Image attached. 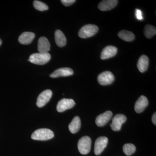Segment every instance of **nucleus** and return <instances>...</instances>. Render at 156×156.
<instances>
[{
  "label": "nucleus",
  "instance_id": "f257e3e1",
  "mask_svg": "<svg viewBox=\"0 0 156 156\" xmlns=\"http://www.w3.org/2000/svg\"><path fill=\"white\" fill-rule=\"evenodd\" d=\"M53 131L47 128H41L34 131L31 135V138L35 140H47L54 137Z\"/></svg>",
  "mask_w": 156,
  "mask_h": 156
},
{
  "label": "nucleus",
  "instance_id": "aec40b11",
  "mask_svg": "<svg viewBox=\"0 0 156 156\" xmlns=\"http://www.w3.org/2000/svg\"><path fill=\"white\" fill-rule=\"evenodd\" d=\"M118 36L120 38L126 41H132L135 38V35L131 31L126 30L120 31L118 33Z\"/></svg>",
  "mask_w": 156,
  "mask_h": 156
},
{
  "label": "nucleus",
  "instance_id": "b1692460",
  "mask_svg": "<svg viewBox=\"0 0 156 156\" xmlns=\"http://www.w3.org/2000/svg\"><path fill=\"white\" fill-rule=\"evenodd\" d=\"M135 16L136 19L138 20H142L143 19L142 11L139 9H136L135 10Z\"/></svg>",
  "mask_w": 156,
  "mask_h": 156
},
{
  "label": "nucleus",
  "instance_id": "bb28decb",
  "mask_svg": "<svg viewBox=\"0 0 156 156\" xmlns=\"http://www.w3.org/2000/svg\"><path fill=\"white\" fill-rule=\"evenodd\" d=\"M2 44V40H1V39H0V46H1V44Z\"/></svg>",
  "mask_w": 156,
  "mask_h": 156
},
{
  "label": "nucleus",
  "instance_id": "39448f33",
  "mask_svg": "<svg viewBox=\"0 0 156 156\" xmlns=\"http://www.w3.org/2000/svg\"><path fill=\"white\" fill-rule=\"evenodd\" d=\"M115 80V77L111 72L105 71L100 73L98 76V82L102 86L111 84Z\"/></svg>",
  "mask_w": 156,
  "mask_h": 156
},
{
  "label": "nucleus",
  "instance_id": "2eb2a0df",
  "mask_svg": "<svg viewBox=\"0 0 156 156\" xmlns=\"http://www.w3.org/2000/svg\"><path fill=\"white\" fill-rule=\"evenodd\" d=\"M117 0H105L102 1L98 5V8L101 11H107L114 8L118 3Z\"/></svg>",
  "mask_w": 156,
  "mask_h": 156
},
{
  "label": "nucleus",
  "instance_id": "4468645a",
  "mask_svg": "<svg viewBox=\"0 0 156 156\" xmlns=\"http://www.w3.org/2000/svg\"><path fill=\"white\" fill-rule=\"evenodd\" d=\"M50 42L48 39L44 37H42L39 38L38 41V50L39 53H48L50 50Z\"/></svg>",
  "mask_w": 156,
  "mask_h": 156
},
{
  "label": "nucleus",
  "instance_id": "423d86ee",
  "mask_svg": "<svg viewBox=\"0 0 156 156\" xmlns=\"http://www.w3.org/2000/svg\"><path fill=\"white\" fill-rule=\"evenodd\" d=\"M127 120L126 116L123 114H117L114 117L112 120V123L110 124L112 130L116 131L121 130L122 125Z\"/></svg>",
  "mask_w": 156,
  "mask_h": 156
},
{
  "label": "nucleus",
  "instance_id": "4be33fe9",
  "mask_svg": "<svg viewBox=\"0 0 156 156\" xmlns=\"http://www.w3.org/2000/svg\"><path fill=\"white\" fill-rule=\"evenodd\" d=\"M123 150L127 156H131L135 152L136 147L132 144H126L123 146Z\"/></svg>",
  "mask_w": 156,
  "mask_h": 156
},
{
  "label": "nucleus",
  "instance_id": "5701e85b",
  "mask_svg": "<svg viewBox=\"0 0 156 156\" xmlns=\"http://www.w3.org/2000/svg\"><path fill=\"white\" fill-rule=\"evenodd\" d=\"M33 5L35 9L40 11H44L48 10V6L43 2L39 1H34V2Z\"/></svg>",
  "mask_w": 156,
  "mask_h": 156
},
{
  "label": "nucleus",
  "instance_id": "0eeeda50",
  "mask_svg": "<svg viewBox=\"0 0 156 156\" xmlns=\"http://www.w3.org/2000/svg\"><path fill=\"white\" fill-rule=\"evenodd\" d=\"M75 105L74 101L72 99L62 98L58 101L56 106V109L59 112H62L72 108Z\"/></svg>",
  "mask_w": 156,
  "mask_h": 156
},
{
  "label": "nucleus",
  "instance_id": "f03ea898",
  "mask_svg": "<svg viewBox=\"0 0 156 156\" xmlns=\"http://www.w3.org/2000/svg\"><path fill=\"white\" fill-rule=\"evenodd\" d=\"M50 58L51 56L49 53H38L31 55L29 60L34 64L43 65L48 63Z\"/></svg>",
  "mask_w": 156,
  "mask_h": 156
},
{
  "label": "nucleus",
  "instance_id": "ddd939ff",
  "mask_svg": "<svg viewBox=\"0 0 156 156\" xmlns=\"http://www.w3.org/2000/svg\"><path fill=\"white\" fill-rule=\"evenodd\" d=\"M73 71L69 68H61L56 70L50 75L51 78H55L58 77L68 76L73 74Z\"/></svg>",
  "mask_w": 156,
  "mask_h": 156
},
{
  "label": "nucleus",
  "instance_id": "dca6fc26",
  "mask_svg": "<svg viewBox=\"0 0 156 156\" xmlns=\"http://www.w3.org/2000/svg\"><path fill=\"white\" fill-rule=\"evenodd\" d=\"M35 35L33 32H25L20 36L18 41L21 44L27 45L30 44L35 38Z\"/></svg>",
  "mask_w": 156,
  "mask_h": 156
},
{
  "label": "nucleus",
  "instance_id": "a878e982",
  "mask_svg": "<svg viewBox=\"0 0 156 156\" xmlns=\"http://www.w3.org/2000/svg\"><path fill=\"white\" fill-rule=\"evenodd\" d=\"M152 122L153 123L154 125L155 126L156 125V112L154 113L153 115L152 116Z\"/></svg>",
  "mask_w": 156,
  "mask_h": 156
},
{
  "label": "nucleus",
  "instance_id": "7ed1b4c3",
  "mask_svg": "<svg viewBox=\"0 0 156 156\" xmlns=\"http://www.w3.org/2000/svg\"><path fill=\"white\" fill-rule=\"evenodd\" d=\"M98 30V27L94 24L84 25L80 29L78 35L82 38H87L95 35Z\"/></svg>",
  "mask_w": 156,
  "mask_h": 156
},
{
  "label": "nucleus",
  "instance_id": "f3484780",
  "mask_svg": "<svg viewBox=\"0 0 156 156\" xmlns=\"http://www.w3.org/2000/svg\"><path fill=\"white\" fill-rule=\"evenodd\" d=\"M148 57L146 55H142L140 57L137 63V67L140 73L145 72L149 65Z\"/></svg>",
  "mask_w": 156,
  "mask_h": 156
},
{
  "label": "nucleus",
  "instance_id": "f8f14e48",
  "mask_svg": "<svg viewBox=\"0 0 156 156\" xmlns=\"http://www.w3.org/2000/svg\"><path fill=\"white\" fill-rule=\"evenodd\" d=\"M148 105V100L146 97L141 95L136 101L134 106V110L137 113H140L144 111Z\"/></svg>",
  "mask_w": 156,
  "mask_h": 156
},
{
  "label": "nucleus",
  "instance_id": "20e7f679",
  "mask_svg": "<svg viewBox=\"0 0 156 156\" xmlns=\"http://www.w3.org/2000/svg\"><path fill=\"white\" fill-rule=\"evenodd\" d=\"M91 144L92 140L89 136H83L78 141V150L82 154H87L91 150Z\"/></svg>",
  "mask_w": 156,
  "mask_h": 156
},
{
  "label": "nucleus",
  "instance_id": "9b49d317",
  "mask_svg": "<svg viewBox=\"0 0 156 156\" xmlns=\"http://www.w3.org/2000/svg\"><path fill=\"white\" fill-rule=\"evenodd\" d=\"M118 49L116 47L112 46H108L105 47L102 50L101 54V59H108L115 56L117 54Z\"/></svg>",
  "mask_w": 156,
  "mask_h": 156
},
{
  "label": "nucleus",
  "instance_id": "9d476101",
  "mask_svg": "<svg viewBox=\"0 0 156 156\" xmlns=\"http://www.w3.org/2000/svg\"><path fill=\"white\" fill-rule=\"evenodd\" d=\"M112 112L110 111L105 112L98 116L95 119V123L98 127H103L106 125L112 117Z\"/></svg>",
  "mask_w": 156,
  "mask_h": 156
},
{
  "label": "nucleus",
  "instance_id": "6e6552de",
  "mask_svg": "<svg viewBox=\"0 0 156 156\" xmlns=\"http://www.w3.org/2000/svg\"><path fill=\"white\" fill-rule=\"evenodd\" d=\"M52 94V92L50 89H47L42 92L39 95L37 99V106L39 108L43 107L50 100Z\"/></svg>",
  "mask_w": 156,
  "mask_h": 156
},
{
  "label": "nucleus",
  "instance_id": "1a4fd4ad",
  "mask_svg": "<svg viewBox=\"0 0 156 156\" xmlns=\"http://www.w3.org/2000/svg\"><path fill=\"white\" fill-rule=\"evenodd\" d=\"M108 139L106 136H100L96 139L95 144L94 153L96 155L100 154L107 145Z\"/></svg>",
  "mask_w": 156,
  "mask_h": 156
},
{
  "label": "nucleus",
  "instance_id": "6ab92c4d",
  "mask_svg": "<svg viewBox=\"0 0 156 156\" xmlns=\"http://www.w3.org/2000/svg\"><path fill=\"white\" fill-rule=\"evenodd\" d=\"M81 120L80 117L76 116L73 119L69 126V129L73 134H75L80 130L81 128Z\"/></svg>",
  "mask_w": 156,
  "mask_h": 156
},
{
  "label": "nucleus",
  "instance_id": "393cba45",
  "mask_svg": "<svg viewBox=\"0 0 156 156\" xmlns=\"http://www.w3.org/2000/svg\"><path fill=\"white\" fill-rule=\"evenodd\" d=\"M76 2L75 0H62L61 1L62 3L66 7L71 5Z\"/></svg>",
  "mask_w": 156,
  "mask_h": 156
},
{
  "label": "nucleus",
  "instance_id": "a211bd4d",
  "mask_svg": "<svg viewBox=\"0 0 156 156\" xmlns=\"http://www.w3.org/2000/svg\"><path fill=\"white\" fill-rule=\"evenodd\" d=\"M55 42L59 47H63L66 44V39L62 32L57 30L55 32Z\"/></svg>",
  "mask_w": 156,
  "mask_h": 156
},
{
  "label": "nucleus",
  "instance_id": "412c9836",
  "mask_svg": "<svg viewBox=\"0 0 156 156\" xmlns=\"http://www.w3.org/2000/svg\"><path fill=\"white\" fill-rule=\"evenodd\" d=\"M144 34L147 38H151L156 34V28L153 26L147 24L145 26Z\"/></svg>",
  "mask_w": 156,
  "mask_h": 156
}]
</instances>
